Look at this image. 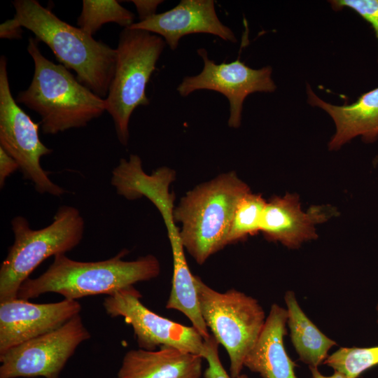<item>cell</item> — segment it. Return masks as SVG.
Segmentation results:
<instances>
[{"label":"cell","instance_id":"11","mask_svg":"<svg viewBox=\"0 0 378 378\" xmlns=\"http://www.w3.org/2000/svg\"><path fill=\"white\" fill-rule=\"evenodd\" d=\"M197 52L204 62L202 70L197 75L185 76L176 90L183 97L200 90L223 94L230 104L227 124L230 127H240L243 104L248 95L254 92H273L276 88L270 66L254 69L239 58L229 63L216 64L209 58L206 49L199 48Z\"/></svg>","mask_w":378,"mask_h":378},{"label":"cell","instance_id":"14","mask_svg":"<svg viewBox=\"0 0 378 378\" xmlns=\"http://www.w3.org/2000/svg\"><path fill=\"white\" fill-rule=\"evenodd\" d=\"M336 212L329 205H314L304 211L297 194L274 196L267 201L260 232L268 241L298 248L303 242L317 239L316 225L326 222Z\"/></svg>","mask_w":378,"mask_h":378},{"label":"cell","instance_id":"6","mask_svg":"<svg viewBox=\"0 0 378 378\" xmlns=\"http://www.w3.org/2000/svg\"><path fill=\"white\" fill-rule=\"evenodd\" d=\"M165 45L162 37L142 29L127 27L120 34L115 72L105 102L106 111L112 117L118 139L124 146L128 143L133 111L150 103L146 85Z\"/></svg>","mask_w":378,"mask_h":378},{"label":"cell","instance_id":"1","mask_svg":"<svg viewBox=\"0 0 378 378\" xmlns=\"http://www.w3.org/2000/svg\"><path fill=\"white\" fill-rule=\"evenodd\" d=\"M128 252L123 249L109 259L92 262L74 260L65 254H57L42 274L22 283L18 298L29 300L46 293H56L73 300L101 294L108 296L160 274V263L155 255L124 260Z\"/></svg>","mask_w":378,"mask_h":378},{"label":"cell","instance_id":"18","mask_svg":"<svg viewBox=\"0 0 378 378\" xmlns=\"http://www.w3.org/2000/svg\"><path fill=\"white\" fill-rule=\"evenodd\" d=\"M284 300L287 306V324L295 349L303 363L318 368L328 358V350L337 344L305 315L293 291H287Z\"/></svg>","mask_w":378,"mask_h":378},{"label":"cell","instance_id":"4","mask_svg":"<svg viewBox=\"0 0 378 378\" xmlns=\"http://www.w3.org/2000/svg\"><path fill=\"white\" fill-rule=\"evenodd\" d=\"M249 192L248 185L230 172L197 186L174 207L182 244L197 263L203 264L227 245L234 210Z\"/></svg>","mask_w":378,"mask_h":378},{"label":"cell","instance_id":"28","mask_svg":"<svg viewBox=\"0 0 378 378\" xmlns=\"http://www.w3.org/2000/svg\"><path fill=\"white\" fill-rule=\"evenodd\" d=\"M377 315H378V304L377 305ZM377 323H378V317H377Z\"/></svg>","mask_w":378,"mask_h":378},{"label":"cell","instance_id":"21","mask_svg":"<svg viewBox=\"0 0 378 378\" xmlns=\"http://www.w3.org/2000/svg\"><path fill=\"white\" fill-rule=\"evenodd\" d=\"M347 378H357L364 371L378 365V346L341 347L323 362Z\"/></svg>","mask_w":378,"mask_h":378},{"label":"cell","instance_id":"23","mask_svg":"<svg viewBox=\"0 0 378 378\" xmlns=\"http://www.w3.org/2000/svg\"><path fill=\"white\" fill-rule=\"evenodd\" d=\"M218 345L219 343L211 335L204 340L202 357L207 360L209 366L204 372V378H232L227 374L220 362ZM237 378L249 377L245 374H241Z\"/></svg>","mask_w":378,"mask_h":378},{"label":"cell","instance_id":"19","mask_svg":"<svg viewBox=\"0 0 378 378\" xmlns=\"http://www.w3.org/2000/svg\"><path fill=\"white\" fill-rule=\"evenodd\" d=\"M77 25L93 36L104 24L115 22L124 28L134 24L135 15L115 0H83Z\"/></svg>","mask_w":378,"mask_h":378},{"label":"cell","instance_id":"26","mask_svg":"<svg viewBox=\"0 0 378 378\" xmlns=\"http://www.w3.org/2000/svg\"><path fill=\"white\" fill-rule=\"evenodd\" d=\"M22 27L13 18L6 20L0 25V38L18 39L22 38Z\"/></svg>","mask_w":378,"mask_h":378},{"label":"cell","instance_id":"12","mask_svg":"<svg viewBox=\"0 0 378 378\" xmlns=\"http://www.w3.org/2000/svg\"><path fill=\"white\" fill-rule=\"evenodd\" d=\"M76 300L35 304L18 298L0 302V354L51 332L79 314Z\"/></svg>","mask_w":378,"mask_h":378},{"label":"cell","instance_id":"20","mask_svg":"<svg viewBox=\"0 0 378 378\" xmlns=\"http://www.w3.org/2000/svg\"><path fill=\"white\" fill-rule=\"evenodd\" d=\"M266 203L267 201L261 195L251 191L240 200L230 223L227 245L260 232V220Z\"/></svg>","mask_w":378,"mask_h":378},{"label":"cell","instance_id":"27","mask_svg":"<svg viewBox=\"0 0 378 378\" xmlns=\"http://www.w3.org/2000/svg\"><path fill=\"white\" fill-rule=\"evenodd\" d=\"M313 378H347L343 373L335 371L332 375L326 377L323 375L316 367H309Z\"/></svg>","mask_w":378,"mask_h":378},{"label":"cell","instance_id":"7","mask_svg":"<svg viewBox=\"0 0 378 378\" xmlns=\"http://www.w3.org/2000/svg\"><path fill=\"white\" fill-rule=\"evenodd\" d=\"M195 284L203 319L211 335L225 349L230 376L237 378L263 329L265 312L256 299L236 289L218 292L197 275Z\"/></svg>","mask_w":378,"mask_h":378},{"label":"cell","instance_id":"25","mask_svg":"<svg viewBox=\"0 0 378 378\" xmlns=\"http://www.w3.org/2000/svg\"><path fill=\"white\" fill-rule=\"evenodd\" d=\"M131 2L134 4L136 8L139 21H142L156 14L155 11L158 6L162 4L163 1L133 0L131 1Z\"/></svg>","mask_w":378,"mask_h":378},{"label":"cell","instance_id":"15","mask_svg":"<svg viewBox=\"0 0 378 378\" xmlns=\"http://www.w3.org/2000/svg\"><path fill=\"white\" fill-rule=\"evenodd\" d=\"M308 103L324 110L335 125V133L328 143L330 150H337L360 136L366 143L378 138V87L363 94L356 102L342 106L329 104L318 97L307 85Z\"/></svg>","mask_w":378,"mask_h":378},{"label":"cell","instance_id":"24","mask_svg":"<svg viewBox=\"0 0 378 378\" xmlns=\"http://www.w3.org/2000/svg\"><path fill=\"white\" fill-rule=\"evenodd\" d=\"M19 169L18 162L0 147V187L4 186L6 179Z\"/></svg>","mask_w":378,"mask_h":378},{"label":"cell","instance_id":"2","mask_svg":"<svg viewBox=\"0 0 378 378\" xmlns=\"http://www.w3.org/2000/svg\"><path fill=\"white\" fill-rule=\"evenodd\" d=\"M13 5L14 18L22 27L45 43L61 64L74 70L80 83L100 97H107L115 69L116 48L62 21L38 1L15 0Z\"/></svg>","mask_w":378,"mask_h":378},{"label":"cell","instance_id":"8","mask_svg":"<svg viewBox=\"0 0 378 378\" xmlns=\"http://www.w3.org/2000/svg\"><path fill=\"white\" fill-rule=\"evenodd\" d=\"M39 123L31 118L14 99L9 85L7 61L0 58V147L18 164L23 177L30 181L40 194L60 197L65 190L52 182L41 165V158L52 150L38 136Z\"/></svg>","mask_w":378,"mask_h":378},{"label":"cell","instance_id":"3","mask_svg":"<svg viewBox=\"0 0 378 378\" xmlns=\"http://www.w3.org/2000/svg\"><path fill=\"white\" fill-rule=\"evenodd\" d=\"M27 51L34 62V73L29 87L19 92L15 101L40 115L43 134L85 127L106 111L105 99L80 83L64 66L47 59L36 38H29Z\"/></svg>","mask_w":378,"mask_h":378},{"label":"cell","instance_id":"16","mask_svg":"<svg viewBox=\"0 0 378 378\" xmlns=\"http://www.w3.org/2000/svg\"><path fill=\"white\" fill-rule=\"evenodd\" d=\"M202 357L174 347L128 351L118 378H200Z\"/></svg>","mask_w":378,"mask_h":378},{"label":"cell","instance_id":"13","mask_svg":"<svg viewBox=\"0 0 378 378\" xmlns=\"http://www.w3.org/2000/svg\"><path fill=\"white\" fill-rule=\"evenodd\" d=\"M131 29H142L162 37L172 50L180 39L192 34H209L236 43L232 30L218 18L213 0H181L165 12L135 22Z\"/></svg>","mask_w":378,"mask_h":378},{"label":"cell","instance_id":"5","mask_svg":"<svg viewBox=\"0 0 378 378\" xmlns=\"http://www.w3.org/2000/svg\"><path fill=\"white\" fill-rule=\"evenodd\" d=\"M13 244L0 267V302L18 298L20 287L46 259L65 254L81 241L85 222L78 209L59 207L52 223L33 230L22 216L11 220Z\"/></svg>","mask_w":378,"mask_h":378},{"label":"cell","instance_id":"9","mask_svg":"<svg viewBox=\"0 0 378 378\" xmlns=\"http://www.w3.org/2000/svg\"><path fill=\"white\" fill-rule=\"evenodd\" d=\"M90 337L77 314L59 328L0 354V378H59L77 347Z\"/></svg>","mask_w":378,"mask_h":378},{"label":"cell","instance_id":"17","mask_svg":"<svg viewBox=\"0 0 378 378\" xmlns=\"http://www.w3.org/2000/svg\"><path fill=\"white\" fill-rule=\"evenodd\" d=\"M287 309L273 304L260 337L246 355L244 366L262 378H297L295 363L286 353Z\"/></svg>","mask_w":378,"mask_h":378},{"label":"cell","instance_id":"22","mask_svg":"<svg viewBox=\"0 0 378 378\" xmlns=\"http://www.w3.org/2000/svg\"><path fill=\"white\" fill-rule=\"evenodd\" d=\"M329 2L335 10L345 7L355 10L372 25L378 41V0H333Z\"/></svg>","mask_w":378,"mask_h":378},{"label":"cell","instance_id":"10","mask_svg":"<svg viewBox=\"0 0 378 378\" xmlns=\"http://www.w3.org/2000/svg\"><path fill=\"white\" fill-rule=\"evenodd\" d=\"M141 293L133 286L104 298L103 305L111 317L122 316L132 327L139 349L155 350L167 346L202 356L204 340L192 326L162 317L141 302Z\"/></svg>","mask_w":378,"mask_h":378}]
</instances>
